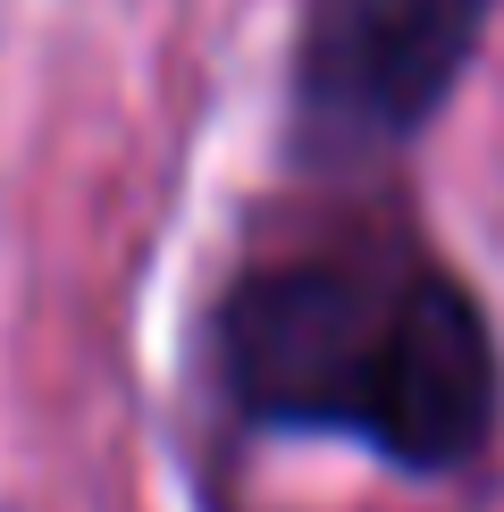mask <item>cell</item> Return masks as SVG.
Here are the masks:
<instances>
[{"instance_id": "1", "label": "cell", "mask_w": 504, "mask_h": 512, "mask_svg": "<svg viewBox=\"0 0 504 512\" xmlns=\"http://www.w3.org/2000/svg\"><path fill=\"white\" fill-rule=\"evenodd\" d=\"M219 361L261 429L362 437L420 479L479 462L504 403L479 294L412 244H336L244 277L219 319Z\"/></svg>"}, {"instance_id": "2", "label": "cell", "mask_w": 504, "mask_h": 512, "mask_svg": "<svg viewBox=\"0 0 504 512\" xmlns=\"http://www.w3.org/2000/svg\"><path fill=\"white\" fill-rule=\"evenodd\" d=\"M496 0H311L294 42V152L378 160L446 110Z\"/></svg>"}]
</instances>
